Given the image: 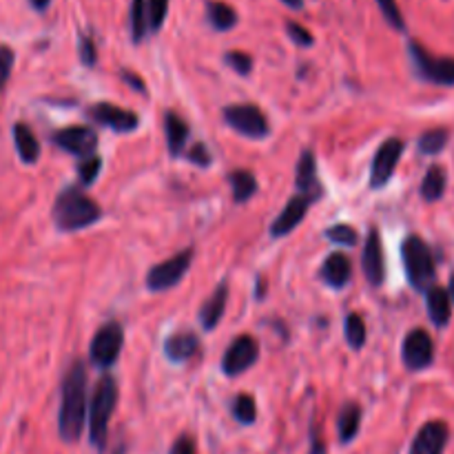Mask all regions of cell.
<instances>
[{"mask_svg": "<svg viewBox=\"0 0 454 454\" xmlns=\"http://www.w3.org/2000/svg\"><path fill=\"white\" fill-rule=\"evenodd\" d=\"M84 417H87V371L82 362H74L62 381V402L58 415L62 442H78L84 430Z\"/></svg>", "mask_w": 454, "mask_h": 454, "instance_id": "obj_1", "label": "cell"}, {"mask_svg": "<svg viewBox=\"0 0 454 454\" xmlns=\"http://www.w3.org/2000/svg\"><path fill=\"white\" fill-rule=\"evenodd\" d=\"M102 211L78 186L62 191L53 204V222L60 231H80L100 220Z\"/></svg>", "mask_w": 454, "mask_h": 454, "instance_id": "obj_2", "label": "cell"}, {"mask_svg": "<svg viewBox=\"0 0 454 454\" xmlns=\"http://www.w3.org/2000/svg\"><path fill=\"white\" fill-rule=\"evenodd\" d=\"M118 402V386L114 377H102L93 393L91 406H89V439L93 446L102 448L106 442V430H109V419L115 411Z\"/></svg>", "mask_w": 454, "mask_h": 454, "instance_id": "obj_3", "label": "cell"}, {"mask_svg": "<svg viewBox=\"0 0 454 454\" xmlns=\"http://www.w3.org/2000/svg\"><path fill=\"white\" fill-rule=\"evenodd\" d=\"M403 264H406L408 282L417 288V291H428L433 288L434 282V260L430 247L421 238L412 235L403 242L402 247Z\"/></svg>", "mask_w": 454, "mask_h": 454, "instance_id": "obj_4", "label": "cell"}, {"mask_svg": "<svg viewBox=\"0 0 454 454\" xmlns=\"http://www.w3.org/2000/svg\"><path fill=\"white\" fill-rule=\"evenodd\" d=\"M408 51H411L412 65H415L417 74L424 80L433 84H442V87H452L454 84V58H437L428 51V49L421 47L419 43L412 40L408 44Z\"/></svg>", "mask_w": 454, "mask_h": 454, "instance_id": "obj_5", "label": "cell"}, {"mask_svg": "<svg viewBox=\"0 0 454 454\" xmlns=\"http://www.w3.org/2000/svg\"><path fill=\"white\" fill-rule=\"evenodd\" d=\"M224 122L247 137L269 136V120L255 105H233L224 109Z\"/></svg>", "mask_w": 454, "mask_h": 454, "instance_id": "obj_6", "label": "cell"}, {"mask_svg": "<svg viewBox=\"0 0 454 454\" xmlns=\"http://www.w3.org/2000/svg\"><path fill=\"white\" fill-rule=\"evenodd\" d=\"M124 344V331L120 324L111 322L106 326H102L96 333L91 341V362L98 368H109L114 366L115 359L120 357V350Z\"/></svg>", "mask_w": 454, "mask_h": 454, "instance_id": "obj_7", "label": "cell"}, {"mask_svg": "<svg viewBox=\"0 0 454 454\" xmlns=\"http://www.w3.org/2000/svg\"><path fill=\"white\" fill-rule=\"evenodd\" d=\"M191 262H193V248H186V251L173 255L171 260L153 266L149 270V275H146V284H149L151 291H167V288H173L184 278Z\"/></svg>", "mask_w": 454, "mask_h": 454, "instance_id": "obj_8", "label": "cell"}, {"mask_svg": "<svg viewBox=\"0 0 454 454\" xmlns=\"http://www.w3.org/2000/svg\"><path fill=\"white\" fill-rule=\"evenodd\" d=\"M257 357H260V346H257V341L251 335H239L224 353L222 372L229 377L242 375L244 371H248L257 362Z\"/></svg>", "mask_w": 454, "mask_h": 454, "instance_id": "obj_9", "label": "cell"}, {"mask_svg": "<svg viewBox=\"0 0 454 454\" xmlns=\"http://www.w3.org/2000/svg\"><path fill=\"white\" fill-rule=\"evenodd\" d=\"M403 140L399 137H390L384 145L380 146V151L375 153L371 168V186L372 189H381V186L388 184V180L393 177L395 168H397L399 158L403 153Z\"/></svg>", "mask_w": 454, "mask_h": 454, "instance_id": "obj_10", "label": "cell"}, {"mask_svg": "<svg viewBox=\"0 0 454 454\" xmlns=\"http://www.w3.org/2000/svg\"><path fill=\"white\" fill-rule=\"evenodd\" d=\"M433 359L434 344L428 333L421 331V328L408 333L406 341H403V364H406L408 371H424V368L433 364Z\"/></svg>", "mask_w": 454, "mask_h": 454, "instance_id": "obj_11", "label": "cell"}, {"mask_svg": "<svg viewBox=\"0 0 454 454\" xmlns=\"http://www.w3.org/2000/svg\"><path fill=\"white\" fill-rule=\"evenodd\" d=\"M53 142H56L60 149H65L67 153H74L78 158H91L98 149V136L93 129L89 127H69L62 129L53 136Z\"/></svg>", "mask_w": 454, "mask_h": 454, "instance_id": "obj_12", "label": "cell"}, {"mask_svg": "<svg viewBox=\"0 0 454 454\" xmlns=\"http://www.w3.org/2000/svg\"><path fill=\"white\" fill-rule=\"evenodd\" d=\"M87 114L93 122L102 124V127H109L120 133L133 131V129H137V124H140L136 114H131V111L127 109H120V106L115 105H109V102H96Z\"/></svg>", "mask_w": 454, "mask_h": 454, "instance_id": "obj_13", "label": "cell"}, {"mask_svg": "<svg viewBox=\"0 0 454 454\" xmlns=\"http://www.w3.org/2000/svg\"><path fill=\"white\" fill-rule=\"evenodd\" d=\"M448 437H450V430H448V426L443 421H428L417 433L411 454H443Z\"/></svg>", "mask_w": 454, "mask_h": 454, "instance_id": "obj_14", "label": "cell"}, {"mask_svg": "<svg viewBox=\"0 0 454 454\" xmlns=\"http://www.w3.org/2000/svg\"><path fill=\"white\" fill-rule=\"evenodd\" d=\"M364 273H366V279L372 284V286H381L384 284L386 275V264H384V248H381V239L377 231H371L366 239V247H364L362 255Z\"/></svg>", "mask_w": 454, "mask_h": 454, "instance_id": "obj_15", "label": "cell"}, {"mask_svg": "<svg viewBox=\"0 0 454 454\" xmlns=\"http://www.w3.org/2000/svg\"><path fill=\"white\" fill-rule=\"evenodd\" d=\"M297 191L301 198H306L309 202L317 200L322 195V186H319L317 180V164H315V155L310 151H304V155L300 158V164H297V177H295Z\"/></svg>", "mask_w": 454, "mask_h": 454, "instance_id": "obj_16", "label": "cell"}, {"mask_svg": "<svg viewBox=\"0 0 454 454\" xmlns=\"http://www.w3.org/2000/svg\"><path fill=\"white\" fill-rule=\"evenodd\" d=\"M309 200L301 198V195H295V198L286 204V208L279 213L278 220L273 222L270 235H273V238H282V235H288L293 229H297V224L304 220L306 211H309Z\"/></svg>", "mask_w": 454, "mask_h": 454, "instance_id": "obj_17", "label": "cell"}, {"mask_svg": "<svg viewBox=\"0 0 454 454\" xmlns=\"http://www.w3.org/2000/svg\"><path fill=\"white\" fill-rule=\"evenodd\" d=\"M324 282L333 288H344L346 284L353 278V269H350V260L341 253H333L331 257H326L322 270H319Z\"/></svg>", "mask_w": 454, "mask_h": 454, "instance_id": "obj_18", "label": "cell"}, {"mask_svg": "<svg viewBox=\"0 0 454 454\" xmlns=\"http://www.w3.org/2000/svg\"><path fill=\"white\" fill-rule=\"evenodd\" d=\"M226 300H229V284L222 282L220 286L211 293V297L204 301L202 309H200V319H202V326L207 328V331H211V328H215L217 324H220L226 309Z\"/></svg>", "mask_w": 454, "mask_h": 454, "instance_id": "obj_19", "label": "cell"}, {"mask_svg": "<svg viewBox=\"0 0 454 454\" xmlns=\"http://www.w3.org/2000/svg\"><path fill=\"white\" fill-rule=\"evenodd\" d=\"M200 348V341L193 333H176L164 341V353L171 362H186Z\"/></svg>", "mask_w": 454, "mask_h": 454, "instance_id": "obj_20", "label": "cell"}, {"mask_svg": "<svg viewBox=\"0 0 454 454\" xmlns=\"http://www.w3.org/2000/svg\"><path fill=\"white\" fill-rule=\"evenodd\" d=\"M428 315L430 319H433L434 326L439 328L448 326L452 315V300L450 295H448L446 288H439V286L428 288Z\"/></svg>", "mask_w": 454, "mask_h": 454, "instance_id": "obj_21", "label": "cell"}, {"mask_svg": "<svg viewBox=\"0 0 454 454\" xmlns=\"http://www.w3.org/2000/svg\"><path fill=\"white\" fill-rule=\"evenodd\" d=\"M13 140H16V149L22 162L34 164L35 160H38L40 145L38 140H35L34 131H31L27 124H16V127H13Z\"/></svg>", "mask_w": 454, "mask_h": 454, "instance_id": "obj_22", "label": "cell"}, {"mask_svg": "<svg viewBox=\"0 0 454 454\" xmlns=\"http://www.w3.org/2000/svg\"><path fill=\"white\" fill-rule=\"evenodd\" d=\"M164 129H167L168 153L180 155L182 149H184V145H186V137H189V127H186V122L177 114H167Z\"/></svg>", "mask_w": 454, "mask_h": 454, "instance_id": "obj_23", "label": "cell"}, {"mask_svg": "<svg viewBox=\"0 0 454 454\" xmlns=\"http://www.w3.org/2000/svg\"><path fill=\"white\" fill-rule=\"evenodd\" d=\"M207 13H208V20H211V25L215 27L217 31L233 29L235 22H238V13H235V9L226 3H217V0L207 3Z\"/></svg>", "mask_w": 454, "mask_h": 454, "instance_id": "obj_24", "label": "cell"}, {"mask_svg": "<svg viewBox=\"0 0 454 454\" xmlns=\"http://www.w3.org/2000/svg\"><path fill=\"white\" fill-rule=\"evenodd\" d=\"M359 421H362V411H359L357 403H348L344 406V411L340 412V419H337V428H340V439L344 443L353 442L355 434L359 430Z\"/></svg>", "mask_w": 454, "mask_h": 454, "instance_id": "obj_25", "label": "cell"}, {"mask_svg": "<svg viewBox=\"0 0 454 454\" xmlns=\"http://www.w3.org/2000/svg\"><path fill=\"white\" fill-rule=\"evenodd\" d=\"M443 191H446V171L442 167H430L424 182H421V195L428 202H437V200H442Z\"/></svg>", "mask_w": 454, "mask_h": 454, "instance_id": "obj_26", "label": "cell"}, {"mask_svg": "<svg viewBox=\"0 0 454 454\" xmlns=\"http://www.w3.org/2000/svg\"><path fill=\"white\" fill-rule=\"evenodd\" d=\"M229 182L233 186L235 202H247V200H251L255 195L257 182L251 171H233L229 176Z\"/></svg>", "mask_w": 454, "mask_h": 454, "instance_id": "obj_27", "label": "cell"}, {"mask_svg": "<svg viewBox=\"0 0 454 454\" xmlns=\"http://www.w3.org/2000/svg\"><path fill=\"white\" fill-rule=\"evenodd\" d=\"M149 31V18H146V0H133L131 3V34L136 43L145 38Z\"/></svg>", "mask_w": 454, "mask_h": 454, "instance_id": "obj_28", "label": "cell"}, {"mask_svg": "<svg viewBox=\"0 0 454 454\" xmlns=\"http://www.w3.org/2000/svg\"><path fill=\"white\" fill-rule=\"evenodd\" d=\"M448 142V131L446 129H433V131H426L419 140V151L426 155H434L446 146Z\"/></svg>", "mask_w": 454, "mask_h": 454, "instance_id": "obj_29", "label": "cell"}, {"mask_svg": "<svg viewBox=\"0 0 454 454\" xmlns=\"http://www.w3.org/2000/svg\"><path fill=\"white\" fill-rule=\"evenodd\" d=\"M346 340H348V344L353 346V348H362L364 341H366V324H364V319L359 317V315H348L346 317Z\"/></svg>", "mask_w": 454, "mask_h": 454, "instance_id": "obj_30", "label": "cell"}, {"mask_svg": "<svg viewBox=\"0 0 454 454\" xmlns=\"http://www.w3.org/2000/svg\"><path fill=\"white\" fill-rule=\"evenodd\" d=\"M233 415L239 424H253L257 417L255 399H253L251 395H239L233 403Z\"/></svg>", "mask_w": 454, "mask_h": 454, "instance_id": "obj_31", "label": "cell"}, {"mask_svg": "<svg viewBox=\"0 0 454 454\" xmlns=\"http://www.w3.org/2000/svg\"><path fill=\"white\" fill-rule=\"evenodd\" d=\"M326 238L333 239L335 244H340V247H355L359 239V235L353 226L337 224V226H331V229L326 231Z\"/></svg>", "mask_w": 454, "mask_h": 454, "instance_id": "obj_32", "label": "cell"}, {"mask_svg": "<svg viewBox=\"0 0 454 454\" xmlns=\"http://www.w3.org/2000/svg\"><path fill=\"white\" fill-rule=\"evenodd\" d=\"M168 12V0H146V18H149V29L158 31L162 27Z\"/></svg>", "mask_w": 454, "mask_h": 454, "instance_id": "obj_33", "label": "cell"}, {"mask_svg": "<svg viewBox=\"0 0 454 454\" xmlns=\"http://www.w3.org/2000/svg\"><path fill=\"white\" fill-rule=\"evenodd\" d=\"M377 4H380L381 13H384L386 20H388L395 29H399V31L406 29V22H403L402 12H399L397 0H377Z\"/></svg>", "mask_w": 454, "mask_h": 454, "instance_id": "obj_34", "label": "cell"}, {"mask_svg": "<svg viewBox=\"0 0 454 454\" xmlns=\"http://www.w3.org/2000/svg\"><path fill=\"white\" fill-rule=\"evenodd\" d=\"M226 65L231 67L233 71H238L239 75H248L251 74V67H253V58L244 51H229L224 56Z\"/></svg>", "mask_w": 454, "mask_h": 454, "instance_id": "obj_35", "label": "cell"}, {"mask_svg": "<svg viewBox=\"0 0 454 454\" xmlns=\"http://www.w3.org/2000/svg\"><path fill=\"white\" fill-rule=\"evenodd\" d=\"M100 168H102V160L98 158V155H91V158H84L82 162L78 164L80 180H82L84 184H91V182L98 177V173H100Z\"/></svg>", "mask_w": 454, "mask_h": 454, "instance_id": "obj_36", "label": "cell"}, {"mask_svg": "<svg viewBox=\"0 0 454 454\" xmlns=\"http://www.w3.org/2000/svg\"><path fill=\"white\" fill-rule=\"evenodd\" d=\"M13 60H16V56H13L12 49L4 47V44H0V91H3V87L7 84V80H9V75H12Z\"/></svg>", "mask_w": 454, "mask_h": 454, "instance_id": "obj_37", "label": "cell"}, {"mask_svg": "<svg viewBox=\"0 0 454 454\" xmlns=\"http://www.w3.org/2000/svg\"><path fill=\"white\" fill-rule=\"evenodd\" d=\"M286 31H288V35H291L293 43L300 44V47H310V44L315 43L313 34H310L306 27L297 25V22H286Z\"/></svg>", "mask_w": 454, "mask_h": 454, "instance_id": "obj_38", "label": "cell"}, {"mask_svg": "<svg viewBox=\"0 0 454 454\" xmlns=\"http://www.w3.org/2000/svg\"><path fill=\"white\" fill-rule=\"evenodd\" d=\"M80 60L87 67L96 65V44H93V40L87 38V35L80 40Z\"/></svg>", "mask_w": 454, "mask_h": 454, "instance_id": "obj_39", "label": "cell"}, {"mask_svg": "<svg viewBox=\"0 0 454 454\" xmlns=\"http://www.w3.org/2000/svg\"><path fill=\"white\" fill-rule=\"evenodd\" d=\"M171 454H198L195 452V442L191 437H180L173 443Z\"/></svg>", "mask_w": 454, "mask_h": 454, "instance_id": "obj_40", "label": "cell"}, {"mask_svg": "<svg viewBox=\"0 0 454 454\" xmlns=\"http://www.w3.org/2000/svg\"><path fill=\"white\" fill-rule=\"evenodd\" d=\"M189 160H191V162L200 164V167H207V164L211 162V155H208V151L204 149L202 145H195L193 149H191V153H189Z\"/></svg>", "mask_w": 454, "mask_h": 454, "instance_id": "obj_41", "label": "cell"}, {"mask_svg": "<svg viewBox=\"0 0 454 454\" xmlns=\"http://www.w3.org/2000/svg\"><path fill=\"white\" fill-rule=\"evenodd\" d=\"M124 80H127V82H131L133 89H137V91L145 93V82H142L140 78H136V75H133V74H124Z\"/></svg>", "mask_w": 454, "mask_h": 454, "instance_id": "obj_42", "label": "cell"}, {"mask_svg": "<svg viewBox=\"0 0 454 454\" xmlns=\"http://www.w3.org/2000/svg\"><path fill=\"white\" fill-rule=\"evenodd\" d=\"M29 3H31V7L38 9V12H44V9L49 7V3H51V0H29Z\"/></svg>", "mask_w": 454, "mask_h": 454, "instance_id": "obj_43", "label": "cell"}, {"mask_svg": "<svg viewBox=\"0 0 454 454\" xmlns=\"http://www.w3.org/2000/svg\"><path fill=\"white\" fill-rule=\"evenodd\" d=\"M284 4H288L291 9H301L304 7V0H282Z\"/></svg>", "mask_w": 454, "mask_h": 454, "instance_id": "obj_44", "label": "cell"}, {"mask_svg": "<svg viewBox=\"0 0 454 454\" xmlns=\"http://www.w3.org/2000/svg\"><path fill=\"white\" fill-rule=\"evenodd\" d=\"M448 295H450V300L454 301V275L450 278V293H448Z\"/></svg>", "mask_w": 454, "mask_h": 454, "instance_id": "obj_45", "label": "cell"}]
</instances>
